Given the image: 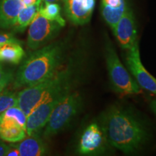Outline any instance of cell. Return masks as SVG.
<instances>
[{"label": "cell", "mask_w": 156, "mask_h": 156, "mask_svg": "<svg viewBox=\"0 0 156 156\" xmlns=\"http://www.w3.org/2000/svg\"><path fill=\"white\" fill-rule=\"evenodd\" d=\"M102 129L109 143L125 153L136 151L147 140V132L141 122L122 108L111 109L105 116Z\"/></svg>", "instance_id": "1"}, {"label": "cell", "mask_w": 156, "mask_h": 156, "mask_svg": "<svg viewBox=\"0 0 156 156\" xmlns=\"http://www.w3.org/2000/svg\"><path fill=\"white\" fill-rule=\"evenodd\" d=\"M64 55V44L60 42L36 49L17 70L14 87H29L50 77L61 68Z\"/></svg>", "instance_id": "2"}, {"label": "cell", "mask_w": 156, "mask_h": 156, "mask_svg": "<svg viewBox=\"0 0 156 156\" xmlns=\"http://www.w3.org/2000/svg\"><path fill=\"white\" fill-rule=\"evenodd\" d=\"M73 69L69 65L60 68L56 73L45 80L25 87L17 93L20 107L27 116L38 105L45 101L69 92Z\"/></svg>", "instance_id": "3"}, {"label": "cell", "mask_w": 156, "mask_h": 156, "mask_svg": "<svg viewBox=\"0 0 156 156\" xmlns=\"http://www.w3.org/2000/svg\"><path fill=\"white\" fill-rule=\"evenodd\" d=\"M81 105L82 97L78 92L64 94L52 111L45 126L44 137L50 138L63 130L79 112Z\"/></svg>", "instance_id": "4"}, {"label": "cell", "mask_w": 156, "mask_h": 156, "mask_svg": "<svg viewBox=\"0 0 156 156\" xmlns=\"http://www.w3.org/2000/svg\"><path fill=\"white\" fill-rule=\"evenodd\" d=\"M106 59L111 83L114 89L123 95L141 93V89L121 62L114 48L106 43Z\"/></svg>", "instance_id": "5"}, {"label": "cell", "mask_w": 156, "mask_h": 156, "mask_svg": "<svg viewBox=\"0 0 156 156\" xmlns=\"http://www.w3.org/2000/svg\"><path fill=\"white\" fill-rule=\"evenodd\" d=\"M61 28L58 23L47 19L38 12L29 27L27 38L28 48L38 49L56 36Z\"/></svg>", "instance_id": "6"}, {"label": "cell", "mask_w": 156, "mask_h": 156, "mask_svg": "<svg viewBox=\"0 0 156 156\" xmlns=\"http://www.w3.org/2000/svg\"><path fill=\"white\" fill-rule=\"evenodd\" d=\"M127 50L126 62L136 83L142 88L156 94V79L145 69L142 63L138 42H135Z\"/></svg>", "instance_id": "7"}, {"label": "cell", "mask_w": 156, "mask_h": 156, "mask_svg": "<svg viewBox=\"0 0 156 156\" xmlns=\"http://www.w3.org/2000/svg\"><path fill=\"white\" fill-rule=\"evenodd\" d=\"M112 30L119 46L124 49H129L137 41L135 19L129 6Z\"/></svg>", "instance_id": "8"}, {"label": "cell", "mask_w": 156, "mask_h": 156, "mask_svg": "<svg viewBox=\"0 0 156 156\" xmlns=\"http://www.w3.org/2000/svg\"><path fill=\"white\" fill-rule=\"evenodd\" d=\"M64 95L45 101L31 112L27 116L26 132L28 135L38 134L42 129L45 127L52 111Z\"/></svg>", "instance_id": "9"}, {"label": "cell", "mask_w": 156, "mask_h": 156, "mask_svg": "<svg viewBox=\"0 0 156 156\" xmlns=\"http://www.w3.org/2000/svg\"><path fill=\"white\" fill-rule=\"evenodd\" d=\"M106 139L102 127L96 123H92L82 134L78 145V153L82 155L99 153L103 147Z\"/></svg>", "instance_id": "10"}, {"label": "cell", "mask_w": 156, "mask_h": 156, "mask_svg": "<svg viewBox=\"0 0 156 156\" xmlns=\"http://www.w3.org/2000/svg\"><path fill=\"white\" fill-rule=\"evenodd\" d=\"M64 11L73 24L82 25L90 22L95 8V0H62Z\"/></svg>", "instance_id": "11"}, {"label": "cell", "mask_w": 156, "mask_h": 156, "mask_svg": "<svg viewBox=\"0 0 156 156\" xmlns=\"http://www.w3.org/2000/svg\"><path fill=\"white\" fill-rule=\"evenodd\" d=\"M127 6L126 0H101V15L112 30Z\"/></svg>", "instance_id": "12"}, {"label": "cell", "mask_w": 156, "mask_h": 156, "mask_svg": "<svg viewBox=\"0 0 156 156\" xmlns=\"http://www.w3.org/2000/svg\"><path fill=\"white\" fill-rule=\"evenodd\" d=\"M25 7L21 0H1L0 2V27H13L19 13Z\"/></svg>", "instance_id": "13"}, {"label": "cell", "mask_w": 156, "mask_h": 156, "mask_svg": "<svg viewBox=\"0 0 156 156\" xmlns=\"http://www.w3.org/2000/svg\"><path fill=\"white\" fill-rule=\"evenodd\" d=\"M17 147L20 156H41L46 153V146L38 134L28 135L20 141Z\"/></svg>", "instance_id": "14"}, {"label": "cell", "mask_w": 156, "mask_h": 156, "mask_svg": "<svg viewBox=\"0 0 156 156\" xmlns=\"http://www.w3.org/2000/svg\"><path fill=\"white\" fill-rule=\"evenodd\" d=\"M27 116L18 106L10 107L0 114V127L20 126L26 129Z\"/></svg>", "instance_id": "15"}, {"label": "cell", "mask_w": 156, "mask_h": 156, "mask_svg": "<svg viewBox=\"0 0 156 156\" xmlns=\"http://www.w3.org/2000/svg\"><path fill=\"white\" fill-rule=\"evenodd\" d=\"M25 54L21 43L9 41L0 44V62L17 64L22 61Z\"/></svg>", "instance_id": "16"}, {"label": "cell", "mask_w": 156, "mask_h": 156, "mask_svg": "<svg viewBox=\"0 0 156 156\" xmlns=\"http://www.w3.org/2000/svg\"><path fill=\"white\" fill-rule=\"evenodd\" d=\"M41 2L42 1H41L33 5L25 6L23 7L17 16L15 25H13V28H15V31L23 32L28 25H30L38 12Z\"/></svg>", "instance_id": "17"}, {"label": "cell", "mask_w": 156, "mask_h": 156, "mask_svg": "<svg viewBox=\"0 0 156 156\" xmlns=\"http://www.w3.org/2000/svg\"><path fill=\"white\" fill-rule=\"evenodd\" d=\"M38 12L47 19L58 23L62 27L65 25V20L61 15V7L58 3L44 2V5L41 4Z\"/></svg>", "instance_id": "18"}, {"label": "cell", "mask_w": 156, "mask_h": 156, "mask_svg": "<svg viewBox=\"0 0 156 156\" xmlns=\"http://www.w3.org/2000/svg\"><path fill=\"white\" fill-rule=\"evenodd\" d=\"M27 136L26 129L20 126L0 127V139L2 141L17 142Z\"/></svg>", "instance_id": "19"}, {"label": "cell", "mask_w": 156, "mask_h": 156, "mask_svg": "<svg viewBox=\"0 0 156 156\" xmlns=\"http://www.w3.org/2000/svg\"><path fill=\"white\" fill-rule=\"evenodd\" d=\"M17 94L12 91L3 90L0 93V114L10 107L17 106Z\"/></svg>", "instance_id": "20"}, {"label": "cell", "mask_w": 156, "mask_h": 156, "mask_svg": "<svg viewBox=\"0 0 156 156\" xmlns=\"http://www.w3.org/2000/svg\"><path fill=\"white\" fill-rule=\"evenodd\" d=\"M12 79V73L5 69L2 64H0V93L8 85Z\"/></svg>", "instance_id": "21"}, {"label": "cell", "mask_w": 156, "mask_h": 156, "mask_svg": "<svg viewBox=\"0 0 156 156\" xmlns=\"http://www.w3.org/2000/svg\"><path fill=\"white\" fill-rule=\"evenodd\" d=\"M16 42V43H21L19 40L15 38L14 35L12 34H0V44H3L5 42Z\"/></svg>", "instance_id": "22"}, {"label": "cell", "mask_w": 156, "mask_h": 156, "mask_svg": "<svg viewBox=\"0 0 156 156\" xmlns=\"http://www.w3.org/2000/svg\"><path fill=\"white\" fill-rule=\"evenodd\" d=\"M20 152L17 145H9V148L6 153V156H19Z\"/></svg>", "instance_id": "23"}, {"label": "cell", "mask_w": 156, "mask_h": 156, "mask_svg": "<svg viewBox=\"0 0 156 156\" xmlns=\"http://www.w3.org/2000/svg\"><path fill=\"white\" fill-rule=\"evenodd\" d=\"M9 148V145H7L5 142L0 140V156L6 155L7 150Z\"/></svg>", "instance_id": "24"}, {"label": "cell", "mask_w": 156, "mask_h": 156, "mask_svg": "<svg viewBox=\"0 0 156 156\" xmlns=\"http://www.w3.org/2000/svg\"><path fill=\"white\" fill-rule=\"evenodd\" d=\"M21 1H22V2L25 6H30L38 3L39 2L42 1V0H21Z\"/></svg>", "instance_id": "25"}, {"label": "cell", "mask_w": 156, "mask_h": 156, "mask_svg": "<svg viewBox=\"0 0 156 156\" xmlns=\"http://www.w3.org/2000/svg\"><path fill=\"white\" fill-rule=\"evenodd\" d=\"M151 107L152 110H153V112L155 113L156 115V99H155V100H153V101H152L151 104Z\"/></svg>", "instance_id": "26"}, {"label": "cell", "mask_w": 156, "mask_h": 156, "mask_svg": "<svg viewBox=\"0 0 156 156\" xmlns=\"http://www.w3.org/2000/svg\"><path fill=\"white\" fill-rule=\"evenodd\" d=\"M44 2H56L58 3V2H62V0H42Z\"/></svg>", "instance_id": "27"}]
</instances>
